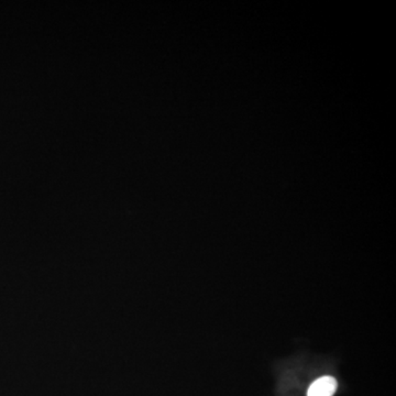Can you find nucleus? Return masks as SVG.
Masks as SVG:
<instances>
[{
    "instance_id": "1",
    "label": "nucleus",
    "mask_w": 396,
    "mask_h": 396,
    "mask_svg": "<svg viewBox=\"0 0 396 396\" xmlns=\"http://www.w3.org/2000/svg\"><path fill=\"white\" fill-rule=\"evenodd\" d=\"M338 382L333 376L317 379L308 388L307 396H334Z\"/></svg>"
}]
</instances>
